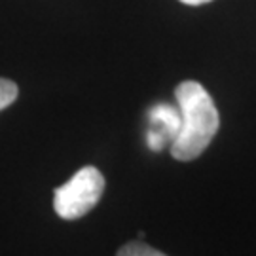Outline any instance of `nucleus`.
<instances>
[{
  "mask_svg": "<svg viewBox=\"0 0 256 256\" xmlns=\"http://www.w3.org/2000/svg\"><path fill=\"white\" fill-rule=\"evenodd\" d=\"M180 112V129L171 142V156L178 162H192L205 152L220 126L216 104L200 82L186 80L174 90Z\"/></svg>",
  "mask_w": 256,
  "mask_h": 256,
  "instance_id": "nucleus-1",
  "label": "nucleus"
},
{
  "mask_svg": "<svg viewBox=\"0 0 256 256\" xmlns=\"http://www.w3.org/2000/svg\"><path fill=\"white\" fill-rule=\"evenodd\" d=\"M102 192H104L102 173L93 165H86L68 182L55 188L54 209L57 216L64 220L82 218L101 202Z\"/></svg>",
  "mask_w": 256,
  "mask_h": 256,
  "instance_id": "nucleus-2",
  "label": "nucleus"
},
{
  "mask_svg": "<svg viewBox=\"0 0 256 256\" xmlns=\"http://www.w3.org/2000/svg\"><path fill=\"white\" fill-rule=\"evenodd\" d=\"M148 120L146 144L152 152H162L167 142H173L180 129V112L167 102H160L148 110Z\"/></svg>",
  "mask_w": 256,
  "mask_h": 256,
  "instance_id": "nucleus-3",
  "label": "nucleus"
},
{
  "mask_svg": "<svg viewBox=\"0 0 256 256\" xmlns=\"http://www.w3.org/2000/svg\"><path fill=\"white\" fill-rule=\"evenodd\" d=\"M116 256H167L156 248L148 247L146 243H140V241H129L124 247H120L118 254Z\"/></svg>",
  "mask_w": 256,
  "mask_h": 256,
  "instance_id": "nucleus-4",
  "label": "nucleus"
},
{
  "mask_svg": "<svg viewBox=\"0 0 256 256\" xmlns=\"http://www.w3.org/2000/svg\"><path fill=\"white\" fill-rule=\"evenodd\" d=\"M19 88L16 82L6 80V78H0V110L8 108L12 102L18 99Z\"/></svg>",
  "mask_w": 256,
  "mask_h": 256,
  "instance_id": "nucleus-5",
  "label": "nucleus"
},
{
  "mask_svg": "<svg viewBox=\"0 0 256 256\" xmlns=\"http://www.w3.org/2000/svg\"><path fill=\"white\" fill-rule=\"evenodd\" d=\"M182 4H188V6H202V4H207L210 0H180Z\"/></svg>",
  "mask_w": 256,
  "mask_h": 256,
  "instance_id": "nucleus-6",
  "label": "nucleus"
}]
</instances>
